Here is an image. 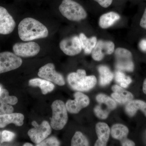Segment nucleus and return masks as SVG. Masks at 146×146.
Returning a JSON list of instances; mask_svg holds the SVG:
<instances>
[{"mask_svg": "<svg viewBox=\"0 0 146 146\" xmlns=\"http://www.w3.org/2000/svg\"><path fill=\"white\" fill-rule=\"evenodd\" d=\"M18 32L20 38L25 42L46 38L48 35L46 27L32 18H25L20 22Z\"/></svg>", "mask_w": 146, "mask_h": 146, "instance_id": "nucleus-1", "label": "nucleus"}, {"mask_svg": "<svg viewBox=\"0 0 146 146\" xmlns=\"http://www.w3.org/2000/svg\"><path fill=\"white\" fill-rule=\"evenodd\" d=\"M68 81L74 90L85 91L94 88L96 84L97 79L94 76H86V71L79 69L76 72L71 73L68 75Z\"/></svg>", "mask_w": 146, "mask_h": 146, "instance_id": "nucleus-2", "label": "nucleus"}, {"mask_svg": "<svg viewBox=\"0 0 146 146\" xmlns=\"http://www.w3.org/2000/svg\"><path fill=\"white\" fill-rule=\"evenodd\" d=\"M58 9L61 14L70 21L78 22L85 19L87 16L83 7L72 0H63Z\"/></svg>", "mask_w": 146, "mask_h": 146, "instance_id": "nucleus-3", "label": "nucleus"}, {"mask_svg": "<svg viewBox=\"0 0 146 146\" xmlns=\"http://www.w3.org/2000/svg\"><path fill=\"white\" fill-rule=\"evenodd\" d=\"M51 107L52 116L50 119V125L55 130H60L63 128L68 121L66 106L62 101L56 100L52 103Z\"/></svg>", "mask_w": 146, "mask_h": 146, "instance_id": "nucleus-4", "label": "nucleus"}, {"mask_svg": "<svg viewBox=\"0 0 146 146\" xmlns=\"http://www.w3.org/2000/svg\"><path fill=\"white\" fill-rule=\"evenodd\" d=\"M96 99L99 104L94 108V113L99 119H106L110 112L117 107L116 102L104 94H99Z\"/></svg>", "mask_w": 146, "mask_h": 146, "instance_id": "nucleus-5", "label": "nucleus"}, {"mask_svg": "<svg viewBox=\"0 0 146 146\" xmlns=\"http://www.w3.org/2000/svg\"><path fill=\"white\" fill-rule=\"evenodd\" d=\"M32 124L34 127L29 131L28 134L31 141L35 144L41 143L51 133V128L47 121H43L40 125L33 121Z\"/></svg>", "mask_w": 146, "mask_h": 146, "instance_id": "nucleus-6", "label": "nucleus"}, {"mask_svg": "<svg viewBox=\"0 0 146 146\" xmlns=\"http://www.w3.org/2000/svg\"><path fill=\"white\" fill-rule=\"evenodd\" d=\"M115 56L117 69L120 70L133 72L134 64L132 54L129 50L124 48H117L115 50Z\"/></svg>", "mask_w": 146, "mask_h": 146, "instance_id": "nucleus-7", "label": "nucleus"}, {"mask_svg": "<svg viewBox=\"0 0 146 146\" xmlns=\"http://www.w3.org/2000/svg\"><path fill=\"white\" fill-rule=\"evenodd\" d=\"M23 60L15 53L9 52L0 53V74L17 69L21 66Z\"/></svg>", "mask_w": 146, "mask_h": 146, "instance_id": "nucleus-8", "label": "nucleus"}, {"mask_svg": "<svg viewBox=\"0 0 146 146\" xmlns=\"http://www.w3.org/2000/svg\"><path fill=\"white\" fill-rule=\"evenodd\" d=\"M38 75L41 78L54 82L59 86L65 84L63 76L55 70L54 64L49 63L39 69Z\"/></svg>", "mask_w": 146, "mask_h": 146, "instance_id": "nucleus-9", "label": "nucleus"}, {"mask_svg": "<svg viewBox=\"0 0 146 146\" xmlns=\"http://www.w3.org/2000/svg\"><path fill=\"white\" fill-rule=\"evenodd\" d=\"M14 53L23 57H31L38 54L40 51V46L37 43L33 42L17 43L13 45Z\"/></svg>", "mask_w": 146, "mask_h": 146, "instance_id": "nucleus-10", "label": "nucleus"}, {"mask_svg": "<svg viewBox=\"0 0 146 146\" xmlns=\"http://www.w3.org/2000/svg\"><path fill=\"white\" fill-rule=\"evenodd\" d=\"M59 46L65 54L70 56L79 54L82 50L79 37L77 36L63 39L60 42Z\"/></svg>", "mask_w": 146, "mask_h": 146, "instance_id": "nucleus-11", "label": "nucleus"}, {"mask_svg": "<svg viewBox=\"0 0 146 146\" xmlns=\"http://www.w3.org/2000/svg\"><path fill=\"white\" fill-rule=\"evenodd\" d=\"M74 100H68L66 102L67 110L72 114L78 113L82 108L88 106L90 103L89 97L80 92L74 94Z\"/></svg>", "mask_w": 146, "mask_h": 146, "instance_id": "nucleus-12", "label": "nucleus"}, {"mask_svg": "<svg viewBox=\"0 0 146 146\" xmlns=\"http://www.w3.org/2000/svg\"><path fill=\"white\" fill-rule=\"evenodd\" d=\"M115 47V44L111 41L99 40L91 52L92 57L96 61H100L105 55L113 53Z\"/></svg>", "mask_w": 146, "mask_h": 146, "instance_id": "nucleus-13", "label": "nucleus"}, {"mask_svg": "<svg viewBox=\"0 0 146 146\" xmlns=\"http://www.w3.org/2000/svg\"><path fill=\"white\" fill-rule=\"evenodd\" d=\"M16 27V23L7 10L0 6V34L11 33Z\"/></svg>", "mask_w": 146, "mask_h": 146, "instance_id": "nucleus-14", "label": "nucleus"}, {"mask_svg": "<svg viewBox=\"0 0 146 146\" xmlns=\"http://www.w3.org/2000/svg\"><path fill=\"white\" fill-rule=\"evenodd\" d=\"M98 139L95 144L96 146H105L107 145L110 135V128L107 124L99 122L96 125Z\"/></svg>", "mask_w": 146, "mask_h": 146, "instance_id": "nucleus-15", "label": "nucleus"}, {"mask_svg": "<svg viewBox=\"0 0 146 146\" xmlns=\"http://www.w3.org/2000/svg\"><path fill=\"white\" fill-rule=\"evenodd\" d=\"M112 89L114 93L111 94V96L119 103H128L133 100V94L119 85H114L112 86Z\"/></svg>", "mask_w": 146, "mask_h": 146, "instance_id": "nucleus-16", "label": "nucleus"}, {"mask_svg": "<svg viewBox=\"0 0 146 146\" xmlns=\"http://www.w3.org/2000/svg\"><path fill=\"white\" fill-rule=\"evenodd\" d=\"M24 116L19 113H10L0 115V128L5 127L10 123H13L18 126L23 124Z\"/></svg>", "mask_w": 146, "mask_h": 146, "instance_id": "nucleus-17", "label": "nucleus"}, {"mask_svg": "<svg viewBox=\"0 0 146 146\" xmlns=\"http://www.w3.org/2000/svg\"><path fill=\"white\" fill-rule=\"evenodd\" d=\"M138 110H141L146 117V103L141 100H132L126 106L125 111L129 116L132 117Z\"/></svg>", "mask_w": 146, "mask_h": 146, "instance_id": "nucleus-18", "label": "nucleus"}, {"mask_svg": "<svg viewBox=\"0 0 146 146\" xmlns=\"http://www.w3.org/2000/svg\"><path fill=\"white\" fill-rule=\"evenodd\" d=\"M120 19V15L113 11L103 14L100 17L99 25L102 29L108 28Z\"/></svg>", "mask_w": 146, "mask_h": 146, "instance_id": "nucleus-19", "label": "nucleus"}, {"mask_svg": "<svg viewBox=\"0 0 146 146\" xmlns=\"http://www.w3.org/2000/svg\"><path fill=\"white\" fill-rule=\"evenodd\" d=\"M29 85L33 86H38L41 89L42 93L46 95L52 92L54 88V85L51 82L40 78L33 79L29 81Z\"/></svg>", "mask_w": 146, "mask_h": 146, "instance_id": "nucleus-20", "label": "nucleus"}, {"mask_svg": "<svg viewBox=\"0 0 146 146\" xmlns=\"http://www.w3.org/2000/svg\"><path fill=\"white\" fill-rule=\"evenodd\" d=\"M80 40L81 43L82 49L86 54H90L92 52L93 49L96 44L97 37L93 36L88 38L84 33H81L79 35Z\"/></svg>", "mask_w": 146, "mask_h": 146, "instance_id": "nucleus-21", "label": "nucleus"}, {"mask_svg": "<svg viewBox=\"0 0 146 146\" xmlns=\"http://www.w3.org/2000/svg\"><path fill=\"white\" fill-rule=\"evenodd\" d=\"M100 74V84L102 86L109 84L113 79L114 75L107 66L100 65L98 68Z\"/></svg>", "mask_w": 146, "mask_h": 146, "instance_id": "nucleus-22", "label": "nucleus"}, {"mask_svg": "<svg viewBox=\"0 0 146 146\" xmlns=\"http://www.w3.org/2000/svg\"><path fill=\"white\" fill-rule=\"evenodd\" d=\"M129 129L125 125L117 124L111 128V134L112 138L122 141L127 138Z\"/></svg>", "mask_w": 146, "mask_h": 146, "instance_id": "nucleus-23", "label": "nucleus"}, {"mask_svg": "<svg viewBox=\"0 0 146 146\" xmlns=\"http://www.w3.org/2000/svg\"><path fill=\"white\" fill-rule=\"evenodd\" d=\"M89 145V141L85 136L80 131L75 133L71 142L72 146H86Z\"/></svg>", "mask_w": 146, "mask_h": 146, "instance_id": "nucleus-24", "label": "nucleus"}, {"mask_svg": "<svg viewBox=\"0 0 146 146\" xmlns=\"http://www.w3.org/2000/svg\"><path fill=\"white\" fill-rule=\"evenodd\" d=\"M115 80L119 84L121 87L127 88L132 82L130 77L126 76L121 71H118L115 73Z\"/></svg>", "mask_w": 146, "mask_h": 146, "instance_id": "nucleus-25", "label": "nucleus"}, {"mask_svg": "<svg viewBox=\"0 0 146 146\" xmlns=\"http://www.w3.org/2000/svg\"><path fill=\"white\" fill-rule=\"evenodd\" d=\"M0 101L11 105H13L17 103L18 100L16 97L9 96V92L7 89H2L0 91Z\"/></svg>", "mask_w": 146, "mask_h": 146, "instance_id": "nucleus-26", "label": "nucleus"}, {"mask_svg": "<svg viewBox=\"0 0 146 146\" xmlns=\"http://www.w3.org/2000/svg\"><path fill=\"white\" fill-rule=\"evenodd\" d=\"M60 145V143L57 138L54 137H50L45 139L41 143L36 144L37 146H58Z\"/></svg>", "mask_w": 146, "mask_h": 146, "instance_id": "nucleus-27", "label": "nucleus"}, {"mask_svg": "<svg viewBox=\"0 0 146 146\" xmlns=\"http://www.w3.org/2000/svg\"><path fill=\"white\" fill-rule=\"evenodd\" d=\"M13 107L11 105L0 101V115L13 113Z\"/></svg>", "mask_w": 146, "mask_h": 146, "instance_id": "nucleus-28", "label": "nucleus"}, {"mask_svg": "<svg viewBox=\"0 0 146 146\" xmlns=\"http://www.w3.org/2000/svg\"><path fill=\"white\" fill-rule=\"evenodd\" d=\"M15 134L13 132L7 130H4L2 133L1 143L11 142L15 138Z\"/></svg>", "mask_w": 146, "mask_h": 146, "instance_id": "nucleus-29", "label": "nucleus"}, {"mask_svg": "<svg viewBox=\"0 0 146 146\" xmlns=\"http://www.w3.org/2000/svg\"><path fill=\"white\" fill-rule=\"evenodd\" d=\"M103 7L107 8L112 4V0H94Z\"/></svg>", "mask_w": 146, "mask_h": 146, "instance_id": "nucleus-30", "label": "nucleus"}, {"mask_svg": "<svg viewBox=\"0 0 146 146\" xmlns=\"http://www.w3.org/2000/svg\"><path fill=\"white\" fill-rule=\"evenodd\" d=\"M140 25L141 27L146 29V7L140 21Z\"/></svg>", "mask_w": 146, "mask_h": 146, "instance_id": "nucleus-31", "label": "nucleus"}, {"mask_svg": "<svg viewBox=\"0 0 146 146\" xmlns=\"http://www.w3.org/2000/svg\"><path fill=\"white\" fill-rule=\"evenodd\" d=\"M121 144L123 146H133L135 145V143L133 141L126 138L125 140L121 141Z\"/></svg>", "mask_w": 146, "mask_h": 146, "instance_id": "nucleus-32", "label": "nucleus"}, {"mask_svg": "<svg viewBox=\"0 0 146 146\" xmlns=\"http://www.w3.org/2000/svg\"><path fill=\"white\" fill-rule=\"evenodd\" d=\"M140 48L143 51H146V40L143 39L141 40L139 44Z\"/></svg>", "mask_w": 146, "mask_h": 146, "instance_id": "nucleus-33", "label": "nucleus"}, {"mask_svg": "<svg viewBox=\"0 0 146 146\" xmlns=\"http://www.w3.org/2000/svg\"><path fill=\"white\" fill-rule=\"evenodd\" d=\"M143 91L144 94H146V78L144 80L143 84Z\"/></svg>", "mask_w": 146, "mask_h": 146, "instance_id": "nucleus-34", "label": "nucleus"}, {"mask_svg": "<svg viewBox=\"0 0 146 146\" xmlns=\"http://www.w3.org/2000/svg\"><path fill=\"white\" fill-rule=\"evenodd\" d=\"M24 146H33L32 144L29 143H26L24 144Z\"/></svg>", "mask_w": 146, "mask_h": 146, "instance_id": "nucleus-35", "label": "nucleus"}, {"mask_svg": "<svg viewBox=\"0 0 146 146\" xmlns=\"http://www.w3.org/2000/svg\"><path fill=\"white\" fill-rule=\"evenodd\" d=\"M1 136H2V133H1V131H0V137H1Z\"/></svg>", "mask_w": 146, "mask_h": 146, "instance_id": "nucleus-36", "label": "nucleus"}, {"mask_svg": "<svg viewBox=\"0 0 146 146\" xmlns=\"http://www.w3.org/2000/svg\"><path fill=\"white\" fill-rule=\"evenodd\" d=\"M1 86H0V91H1Z\"/></svg>", "mask_w": 146, "mask_h": 146, "instance_id": "nucleus-37", "label": "nucleus"}]
</instances>
